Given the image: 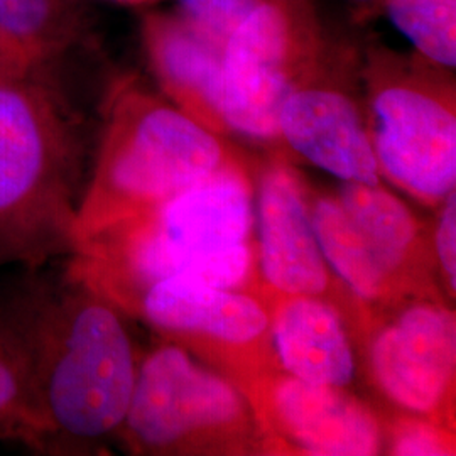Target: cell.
I'll use <instances>...</instances> for the list:
<instances>
[{"label":"cell","instance_id":"5b68a950","mask_svg":"<svg viewBox=\"0 0 456 456\" xmlns=\"http://www.w3.org/2000/svg\"><path fill=\"white\" fill-rule=\"evenodd\" d=\"M455 69L365 37L360 86L380 178L428 207L456 186Z\"/></svg>","mask_w":456,"mask_h":456},{"label":"cell","instance_id":"9a60e30c","mask_svg":"<svg viewBox=\"0 0 456 456\" xmlns=\"http://www.w3.org/2000/svg\"><path fill=\"white\" fill-rule=\"evenodd\" d=\"M311 220L331 273L363 303H392L412 293V284L386 261L343 212L335 196H320L311 205Z\"/></svg>","mask_w":456,"mask_h":456},{"label":"cell","instance_id":"ac0fdd59","mask_svg":"<svg viewBox=\"0 0 456 456\" xmlns=\"http://www.w3.org/2000/svg\"><path fill=\"white\" fill-rule=\"evenodd\" d=\"M431 63L456 68V0H382L379 17Z\"/></svg>","mask_w":456,"mask_h":456},{"label":"cell","instance_id":"7a4b0ae2","mask_svg":"<svg viewBox=\"0 0 456 456\" xmlns=\"http://www.w3.org/2000/svg\"><path fill=\"white\" fill-rule=\"evenodd\" d=\"M252 230L254 181L237 154L151 210L75 245L65 274L118 310L166 277L254 293L259 269Z\"/></svg>","mask_w":456,"mask_h":456},{"label":"cell","instance_id":"4fadbf2b","mask_svg":"<svg viewBox=\"0 0 456 456\" xmlns=\"http://www.w3.org/2000/svg\"><path fill=\"white\" fill-rule=\"evenodd\" d=\"M137 36L156 90L184 114L228 139L222 118L224 45L178 9L142 11Z\"/></svg>","mask_w":456,"mask_h":456},{"label":"cell","instance_id":"7402d4cb","mask_svg":"<svg viewBox=\"0 0 456 456\" xmlns=\"http://www.w3.org/2000/svg\"><path fill=\"white\" fill-rule=\"evenodd\" d=\"M438 224L435 227V254L441 276L452 299L456 291V193L452 191L440 205Z\"/></svg>","mask_w":456,"mask_h":456},{"label":"cell","instance_id":"44dd1931","mask_svg":"<svg viewBox=\"0 0 456 456\" xmlns=\"http://www.w3.org/2000/svg\"><path fill=\"white\" fill-rule=\"evenodd\" d=\"M256 2L257 0H176L175 9L224 45L233 26Z\"/></svg>","mask_w":456,"mask_h":456},{"label":"cell","instance_id":"3957f363","mask_svg":"<svg viewBox=\"0 0 456 456\" xmlns=\"http://www.w3.org/2000/svg\"><path fill=\"white\" fill-rule=\"evenodd\" d=\"M58 63L0 68V244L29 271L69 256L86 183L82 117Z\"/></svg>","mask_w":456,"mask_h":456},{"label":"cell","instance_id":"8992f818","mask_svg":"<svg viewBox=\"0 0 456 456\" xmlns=\"http://www.w3.org/2000/svg\"><path fill=\"white\" fill-rule=\"evenodd\" d=\"M261 433L239 382L201 367L180 343L164 340L139 357L117 436L134 455H193L247 453Z\"/></svg>","mask_w":456,"mask_h":456},{"label":"cell","instance_id":"52a82bcc","mask_svg":"<svg viewBox=\"0 0 456 456\" xmlns=\"http://www.w3.org/2000/svg\"><path fill=\"white\" fill-rule=\"evenodd\" d=\"M326 33L316 0H257L247 11L224 43L222 118L228 139L281 149V105Z\"/></svg>","mask_w":456,"mask_h":456},{"label":"cell","instance_id":"9c48e42d","mask_svg":"<svg viewBox=\"0 0 456 456\" xmlns=\"http://www.w3.org/2000/svg\"><path fill=\"white\" fill-rule=\"evenodd\" d=\"M120 311L146 322L164 340L216 357L240 380L250 382L271 370L265 294L220 288L190 277H166L135 294Z\"/></svg>","mask_w":456,"mask_h":456},{"label":"cell","instance_id":"5bb4252c","mask_svg":"<svg viewBox=\"0 0 456 456\" xmlns=\"http://www.w3.org/2000/svg\"><path fill=\"white\" fill-rule=\"evenodd\" d=\"M269 335L282 372L301 380L348 387L355 354L342 314L325 297L265 293Z\"/></svg>","mask_w":456,"mask_h":456},{"label":"cell","instance_id":"cb8c5ba5","mask_svg":"<svg viewBox=\"0 0 456 456\" xmlns=\"http://www.w3.org/2000/svg\"><path fill=\"white\" fill-rule=\"evenodd\" d=\"M354 14V22L367 24L379 17L382 0H343Z\"/></svg>","mask_w":456,"mask_h":456},{"label":"cell","instance_id":"484cf974","mask_svg":"<svg viewBox=\"0 0 456 456\" xmlns=\"http://www.w3.org/2000/svg\"><path fill=\"white\" fill-rule=\"evenodd\" d=\"M7 262V259H5V254H4V248H2V244H0V265L2 264H5Z\"/></svg>","mask_w":456,"mask_h":456},{"label":"cell","instance_id":"e0dca14e","mask_svg":"<svg viewBox=\"0 0 456 456\" xmlns=\"http://www.w3.org/2000/svg\"><path fill=\"white\" fill-rule=\"evenodd\" d=\"M0 29L53 60L95 43L88 0H0Z\"/></svg>","mask_w":456,"mask_h":456},{"label":"cell","instance_id":"8fae6325","mask_svg":"<svg viewBox=\"0 0 456 456\" xmlns=\"http://www.w3.org/2000/svg\"><path fill=\"white\" fill-rule=\"evenodd\" d=\"M369 367L380 392L414 416L436 419L453 399V311L418 299L380 326L369 343Z\"/></svg>","mask_w":456,"mask_h":456},{"label":"cell","instance_id":"2e32d148","mask_svg":"<svg viewBox=\"0 0 456 456\" xmlns=\"http://www.w3.org/2000/svg\"><path fill=\"white\" fill-rule=\"evenodd\" d=\"M335 198L380 256L416 284V269L428 259L423 257V225L408 205L380 183H342Z\"/></svg>","mask_w":456,"mask_h":456},{"label":"cell","instance_id":"603a6c76","mask_svg":"<svg viewBox=\"0 0 456 456\" xmlns=\"http://www.w3.org/2000/svg\"><path fill=\"white\" fill-rule=\"evenodd\" d=\"M37 60H53V58L43 56L41 53L28 46L16 36L0 29V68L24 65V63H31Z\"/></svg>","mask_w":456,"mask_h":456},{"label":"cell","instance_id":"d4e9b609","mask_svg":"<svg viewBox=\"0 0 456 456\" xmlns=\"http://www.w3.org/2000/svg\"><path fill=\"white\" fill-rule=\"evenodd\" d=\"M107 2H112L115 5H120V7H131V9L146 11L151 7H156L163 0H107Z\"/></svg>","mask_w":456,"mask_h":456},{"label":"cell","instance_id":"6da1fadb","mask_svg":"<svg viewBox=\"0 0 456 456\" xmlns=\"http://www.w3.org/2000/svg\"><path fill=\"white\" fill-rule=\"evenodd\" d=\"M0 325L28 374L39 453L118 435L139 355L114 303L66 274L56 284L33 277L0 301Z\"/></svg>","mask_w":456,"mask_h":456},{"label":"cell","instance_id":"ba28073f","mask_svg":"<svg viewBox=\"0 0 456 456\" xmlns=\"http://www.w3.org/2000/svg\"><path fill=\"white\" fill-rule=\"evenodd\" d=\"M277 134L281 149L342 183H380L362 103L359 39L328 28L281 105Z\"/></svg>","mask_w":456,"mask_h":456},{"label":"cell","instance_id":"277c9868","mask_svg":"<svg viewBox=\"0 0 456 456\" xmlns=\"http://www.w3.org/2000/svg\"><path fill=\"white\" fill-rule=\"evenodd\" d=\"M237 154L227 137L184 114L139 75H115L103 95L71 250L210 176Z\"/></svg>","mask_w":456,"mask_h":456},{"label":"cell","instance_id":"d6986e66","mask_svg":"<svg viewBox=\"0 0 456 456\" xmlns=\"http://www.w3.org/2000/svg\"><path fill=\"white\" fill-rule=\"evenodd\" d=\"M20 443L37 453L41 433L24 363L0 325V444Z\"/></svg>","mask_w":456,"mask_h":456},{"label":"cell","instance_id":"ffe728a7","mask_svg":"<svg viewBox=\"0 0 456 456\" xmlns=\"http://www.w3.org/2000/svg\"><path fill=\"white\" fill-rule=\"evenodd\" d=\"M384 448L391 455H453V435L429 418H404L386 431Z\"/></svg>","mask_w":456,"mask_h":456},{"label":"cell","instance_id":"30bf717a","mask_svg":"<svg viewBox=\"0 0 456 456\" xmlns=\"http://www.w3.org/2000/svg\"><path fill=\"white\" fill-rule=\"evenodd\" d=\"M244 391L262 433L281 448L316 456H370L384 450L379 418L346 387L265 370Z\"/></svg>","mask_w":456,"mask_h":456},{"label":"cell","instance_id":"7c38bea8","mask_svg":"<svg viewBox=\"0 0 456 456\" xmlns=\"http://www.w3.org/2000/svg\"><path fill=\"white\" fill-rule=\"evenodd\" d=\"M254 207L257 269L267 291L328 296L331 271L314 233L306 184L284 154L262 166Z\"/></svg>","mask_w":456,"mask_h":456}]
</instances>
